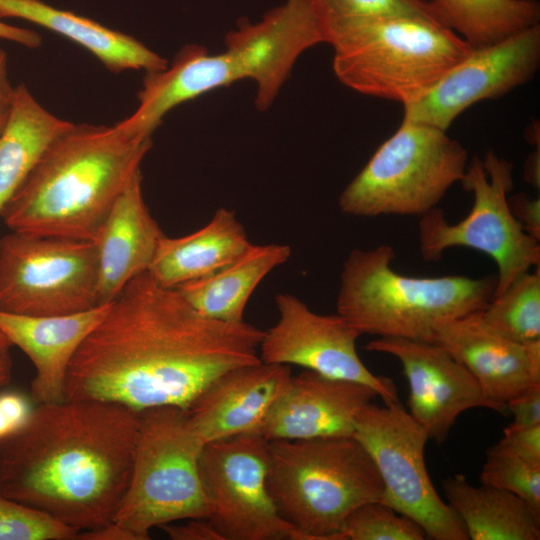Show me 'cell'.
I'll use <instances>...</instances> for the list:
<instances>
[{"mask_svg":"<svg viewBox=\"0 0 540 540\" xmlns=\"http://www.w3.org/2000/svg\"><path fill=\"white\" fill-rule=\"evenodd\" d=\"M437 22L472 48L498 43L539 24L538 0H430Z\"/></svg>","mask_w":540,"mask_h":540,"instance_id":"obj_28","label":"cell"},{"mask_svg":"<svg viewBox=\"0 0 540 540\" xmlns=\"http://www.w3.org/2000/svg\"><path fill=\"white\" fill-rule=\"evenodd\" d=\"M152 145L114 126L73 124L46 149L0 217L11 231L94 241Z\"/></svg>","mask_w":540,"mask_h":540,"instance_id":"obj_3","label":"cell"},{"mask_svg":"<svg viewBox=\"0 0 540 540\" xmlns=\"http://www.w3.org/2000/svg\"><path fill=\"white\" fill-rule=\"evenodd\" d=\"M264 331L196 310L148 271L133 278L74 354L66 400L118 403L138 412L188 409L223 373L260 362Z\"/></svg>","mask_w":540,"mask_h":540,"instance_id":"obj_1","label":"cell"},{"mask_svg":"<svg viewBox=\"0 0 540 540\" xmlns=\"http://www.w3.org/2000/svg\"><path fill=\"white\" fill-rule=\"evenodd\" d=\"M163 236L144 201L140 170L113 204L93 241L100 305L111 303L127 283L149 270Z\"/></svg>","mask_w":540,"mask_h":540,"instance_id":"obj_21","label":"cell"},{"mask_svg":"<svg viewBox=\"0 0 540 540\" xmlns=\"http://www.w3.org/2000/svg\"><path fill=\"white\" fill-rule=\"evenodd\" d=\"M159 528L172 540H223L207 518H192L181 525L169 523Z\"/></svg>","mask_w":540,"mask_h":540,"instance_id":"obj_37","label":"cell"},{"mask_svg":"<svg viewBox=\"0 0 540 540\" xmlns=\"http://www.w3.org/2000/svg\"><path fill=\"white\" fill-rule=\"evenodd\" d=\"M99 305L93 241L16 231L0 238V311L54 316Z\"/></svg>","mask_w":540,"mask_h":540,"instance_id":"obj_10","label":"cell"},{"mask_svg":"<svg viewBox=\"0 0 540 540\" xmlns=\"http://www.w3.org/2000/svg\"><path fill=\"white\" fill-rule=\"evenodd\" d=\"M13 363L9 351L0 350V387L7 385L12 378Z\"/></svg>","mask_w":540,"mask_h":540,"instance_id":"obj_42","label":"cell"},{"mask_svg":"<svg viewBox=\"0 0 540 540\" xmlns=\"http://www.w3.org/2000/svg\"><path fill=\"white\" fill-rule=\"evenodd\" d=\"M278 321L264 331L260 360L297 365L322 375L350 380L373 388L384 403L399 401L393 380L373 374L356 349L361 336L343 317L322 315L290 293L275 296Z\"/></svg>","mask_w":540,"mask_h":540,"instance_id":"obj_13","label":"cell"},{"mask_svg":"<svg viewBox=\"0 0 540 540\" xmlns=\"http://www.w3.org/2000/svg\"><path fill=\"white\" fill-rule=\"evenodd\" d=\"M131 478L113 521L131 540H148L155 527L209 518L199 473L205 445L188 410L159 406L140 411Z\"/></svg>","mask_w":540,"mask_h":540,"instance_id":"obj_7","label":"cell"},{"mask_svg":"<svg viewBox=\"0 0 540 540\" xmlns=\"http://www.w3.org/2000/svg\"><path fill=\"white\" fill-rule=\"evenodd\" d=\"M539 65L538 24L498 43L473 48L428 94L403 106V120L447 131L471 105L528 82Z\"/></svg>","mask_w":540,"mask_h":540,"instance_id":"obj_14","label":"cell"},{"mask_svg":"<svg viewBox=\"0 0 540 540\" xmlns=\"http://www.w3.org/2000/svg\"><path fill=\"white\" fill-rule=\"evenodd\" d=\"M33 408L30 400L19 392L0 394V439L20 428Z\"/></svg>","mask_w":540,"mask_h":540,"instance_id":"obj_34","label":"cell"},{"mask_svg":"<svg viewBox=\"0 0 540 540\" xmlns=\"http://www.w3.org/2000/svg\"><path fill=\"white\" fill-rule=\"evenodd\" d=\"M242 79L241 67L227 51L210 54L201 45H185L170 66L146 73L136 110L115 125L128 135L151 138L176 106Z\"/></svg>","mask_w":540,"mask_h":540,"instance_id":"obj_22","label":"cell"},{"mask_svg":"<svg viewBox=\"0 0 540 540\" xmlns=\"http://www.w3.org/2000/svg\"><path fill=\"white\" fill-rule=\"evenodd\" d=\"M269 441L242 435L206 443L199 458L208 520L223 540H309L278 513L267 488Z\"/></svg>","mask_w":540,"mask_h":540,"instance_id":"obj_12","label":"cell"},{"mask_svg":"<svg viewBox=\"0 0 540 540\" xmlns=\"http://www.w3.org/2000/svg\"><path fill=\"white\" fill-rule=\"evenodd\" d=\"M15 86L8 76L6 52L0 48V136L5 130L13 108Z\"/></svg>","mask_w":540,"mask_h":540,"instance_id":"obj_39","label":"cell"},{"mask_svg":"<svg viewBox=\"0 0 540 540\" xmlns=\"http://www.w3.org/2000/svg\"><path fill=\"white\" fill-rule=\"evenodd\" d=\"M11 346L12 345L7 339V337L0 331V350L9 351Z\"/></svg>","mask_w":540,"mask_h":540,"instance_id":"obj_43","label":"cell"},{"mask_svg":"<svg viewBox=\"0 0 540 540\" xmlns=\"http://www.w3.org/2000/svg\"><path fill=\"white\" fill-rule=\"evenodd\" d=\"M333 71L348 88L406 105L428 94L473 49L455 32L416 16H380L324 31Z\"/></svg>","mask_w":540,"mask_h":540,"instance_id":"obj_5","label":"cell"},{"mask_svg":"<svg viewBox=\"0 0 540 540\" xmlns=\"http://www.w3.org/2000/svg\"><path fill=\"white\" fill-rule=\"evenodd\" d=\"M309 2L320 22L323 35L326 29L336 24L369 17L416 16L437 22L428 0H309Z\"/></svg>","mask_w":540,"mask_h":540,"instance_id":"obj_31","label":"cell"},{"mask_svg":"<svg viewBox=\"0 0 540 540\" xmlns=\"http://www.w3.org/2000/svg\"><path fill=\"white\" fill-rule=\"evenodd\" d=\"M431 343L463 364L495 402L506 405L540 382V339L520 343L500 336L483 323L480 310L437 324Z\"/></svg>","mask_w":540,"mask_h":540,"instance_id":"obj_17","label":"cell"},{"mask_svg":"<svg viewBox=\"0 0 540 540\" xmlns=\"http://www.w3.org/2000/svg\"><path fill=\"white\" fill-rule=\"evenodd\" d=\"M513 216L520 222L527 234L540 240V200L530 199L525 194H517L508 199Z\"/></svg>","mask_w":540,"mask_h":540,"instance_id":"obj_38","label":"cell"},{"mask_svg":"<svg viewBox=\"0 0 540 540\" xmlns=\"http://www.w3.org/2000/svg\"><path fill=\"white\" fill-rule=\"evenodd\" d=\"M78 530L0 493V540H71Z\"/></svg>","mask_w":540,"mask_h":540,"instance_id":"obj_33","label":"cell"},{"mask_svg":"<svg viewBox=\"0 0 540 540\" xmlns=\"http://www.w3.org/2000/svg\"><path fill=\"white\" fill-rule=\"evenodd\" d=\"M526 181L539 187V151L530 155L525 166Z\"/></svg>","mask_w":540,"mask_h":540,"instance_id":"obj_41","label":"cell"},{"mask_svg":"<svg viewBox=\"0 0 540 540\" xmlns=\"http://www.w3.org/2000/svg\"><path fill=\"white\" fill-rule=\"evenodd\" d=\"M483 323L512 341L540 339V268L517 277L499 296L480 310Z\"/></svg>","mask_w":540,"mask_h":540,"instance_id":"obj_29","label":"cell"},{"mask_svg":"<svg viewBox=\"0 0 540 540\" xmlns=\"http://www.w3.org/2000/svg\"><path fill=\"white\" fill-rule=\"evenodd\" d=\"M369 351L394 356L409 384L407 405L411 417L429 439L443 442L461 413L486 408L507 414L505 404L489 399L471 372L441 346L400 337L370 341Z\"/></svg>","mask_w":540,"mask_h":540,"instance_id":"obj_15","label":"cell"},{"mask_svg":"<svg viewBox=\"0 0 540 540\" xmlns=\"http://www.w3.org/2000/svg\"><path fill=\"white\" fill-rule=\"evenodd\" d=\"M140 413L100 400L37 404L0 439V493L84 531L113 521L128 487Z\"/></svg>","mask_w":540,"mask_h":540,"instance_id":"obj_2","label":"cell"},{"mask_svg":"<svg viewBox=\"0 0 540 540\" xmlns=\"http://www.w3.org/2000/svg\"><path fill=\"white\" fill-rule=\"evenodd\" d=\"M499 442L527 459L540 462V425L510 424Z\"/></svg>","mask_w":540,"mask_h":540,"instance_id":"obj_35","label":"cell"},{"mask_svg":"<svg viewBox=\"0 0 540 540\" xmlns=\"http://www.w3.org/2000/svg\"><path fill=\"white\" fill-rule=\"evenodd\" d=\"M325 43L323 31L309 0H285L251 23L238 21L226 34V50L239 64L244 79L257 86L255 106L268 109L307 49Z\"/></svg>","mask_w":540,"mask_h":540,"instance_id":"obj_16","label":"cell"},{"mask_svg":"<svg viewBox=\"0 0 540 540\" xmlns=\"http://www.w3.org/2000/svg\"><path fill=\"white\" fill-rule=\"evenodd\" d=\"M289 365L262 361L231 369L209 384L187 409L206 444L262 435L267 416L291 378Z\"/></svg>","mask_w":540,"mask_h":540,"instance_id":"obj_18","label":"cell"},{"mask_svg":"<svg viewBox=\"0 0 540 540\" xmlns=\"http://www.w3.org/2000/svg\"><path fill=\"white\" fill-rule=\"evenodd\" d=\"M460 183L473 195L467 216L450 224L435 207L420 216V252L438 261L452 247H467L490 256L497 265L493 297L499 296L521 274L540 264L539 241L525 232L513 216L508 194L513 188V164L488 151L474 156ZM492 297V298H493Z\"/></svg>","mask_w":540,"mask_h":540,"instance_id":"obj_9","label":"cell"},{"mask_svg":"<svg viewBox=\"0 0 540 540\" xmlns=\"http://www.w3.org/2000/svg\"><path fill=\"white\" fill-rule=\"evenodd\" d=\"M480 479L483 484L519 496L540 514V462L527 459L498 441L487 450Z\"/></svg>","mask_w":540,"mask_h":540,"instance_id":"obj_30","label":"cell"},{"mask_svg":"<svg viewBox=\"0 0 540 540\" xmlns=\"http://www.w3.org/2000/svg\"><path fill=\"white\" fill-rule=\"evenodd\" d=\"M72 125L44 108L23 83L15 86L12 112L0 136V214L49 145Z\"/></svg>","mask_w":540,"mask_h":540,"instance_id":"obj_27","label":"cell"},{"mask_svg":"<svg viewBox=\"0 0 540 540\" xmlns=\"http://www.w3.org/2000/svg\"><path fill=\"white\" fill-rule=\"evenodd\" d=\"M390 245L354 249L343 263L337 313L360 335L431 342L435 326L482 310L496 276L411 277L392 268Z\"/></svg>","mask_w":540,"mask_h":540,"instance_id":"obj_4","label":"cell"},{"mask_svg":"<svg viewBox=\"0 0 540 540\" xmlns=\"http://www.w3.org/2000/svg\"><path fill=\"white\" fill-rule=\"evenodd\" d=\"M20 18L66 37L92 53L108 70L156 72L166 59L134 37L41 0H0V18Z\"/></svg>","mask_w":540,"mask_h":540,"instance_id":"obj_24","label":"cell"},{"mask_svg":"<svg viewBox=\"0 0 540 540\" xmlns=\"http://www.w3.org/2000/svg\"><path fill=\"white\" fill-rule=\"evenodd\" d=\"M109 304L54 316H29L0 311V331L32 362L31 399L35 405L66 400L70 362L83 340L102 320Z\"/></svg>","mask_w":540,"mask_h":540,"instance_id":"obj_20","label":"cell"},{"mask_svg":"<svg viewBox=\"0 0 540 540\" xmlns=\"http://www.w3.org/2000/svg\"><path fill=\"white\" fill-rule=\"evenodd\" d=\"M443 490L469 539H540V514L512 492L483 483L473 486L463 474L444 479Z\"/></svg>","mask_w":540,"mask_h":540,"instance_id":"obj_25","label":"cell"},{"mask_svg":"<svg viewBox=\"0 0 540 540\" xmlns=\"http://www.w3.org/2000/svg\"><path fill=\"white\" fill-rule=\"evenodd\" d=\"M378 396L362 383L304 370L291 376L270 410L262 436L268 441L352 436L356 413Z\"/></svg>","mask_w":540,"mask_h":540,"instance_id":"obj_19","label":"cell"},{"mask_svg":"<svg viewBox=\"0 0 540 540\" xmlns=\"http://www.w3.org/2000/svg\"><path fill=\"white\" fill-rule=\"evenodd\" d=\"M267 488L279 515L309 540H345L350 514L380 501L383 483L352 436L272 440Z\"/></svg>","mask_w":540,"mask_h":540,"instance_id":"obj_6","label":"cell"},{"mask_svg":"<svg viewBox=\"0 0 540 540\" xmlns=\"http://www.w3.org/2000/svg\"><path fill=\"white\" fill-rule=\"evenodd\" d=\"M0 38L28 48H37L42 43V39L37 32L10 25L4 22L2 18H0Z\"/></svg>","mask_w":540,"mask_h":540,"instance_id":"obj_40","label":"cell"},{"mask_svg":"<svg viewBox=\"0 0 540 540\" xmlns=\"http://www.w3.org/2000/svg\"><path fill=\"white\" fill-rule=\"evenodd\" d=\"M506 408L514 417L511 424L540 425V382L531 385L507 401Z\"/></svg>","mask_w":540,"mask_h":540,"instance_id":"obj_36","label":"cell"},{"mask_svg":"<svg viewBox=\"0 0 540 540\" xmlns=\"http://www.w3.org/2000/svg\"><path fill=\"white\" fill-rule=\"evenodd\" d=\"M291 249L283 244L251 245L219 271L176 290L203 315L224 322L244 321L248 300L259 283L285 263Z\"/></svg>","mask_w":540,"mask_h":540,"instance_id":"obj_26","label":"cell"},{"mask_svg":"<svg viewBox=\"0 0 540 540\" xmlns=\"http://www.w3.org/2000/svg\"><path fill=\"white\" fill-rule=\"evenodd\" d=\"M467 164V150L446 130L403 120L344 188L339 207L359 217L421 216L460 182Z\"/></svg>","mask_w":540,"mask_h":540,"instance_id":"obj_8","label":"cell"},{"mask_svg":"<svg viewBox=\"0 0 540 540\" xmlns=\"http://www.w3.org/2000/svg\"><path fill=\"white\" fill-rule=\"evenodd\" d=\"M234 211L220 207L201 229L182 237L163 236L149 267L162 287H178L229 265L251 246Z\"/></svg>","mask_w":540,"mask_h":540,"instance_id":"obj_23","label":"cell"},{"mask_svg":"<svg viewBox=\"0 0 540 540\" xmlns=\"http://www.w3.org/2000/svg\"><path fill=\"white\" fill-rule=\"evenodd\" d=\"M368 403L355 415L353 436L371 456L383 483L379 502L435 540H468L453 508L437 493L425 463L427 432L399 401Z\"/></svg>","mask_w":540,"mask_h":540,"instance_id":"obj_11","label":"cell"},{"mask_svg":"<svg viewBox=\"0 0 540 540\" xmlns=\"http://www.w3.org/2000/svg\"><path fill=\"white\" fill-rule=\"evenodd\" d=\"M345 540H423L424 530L412 519L374 501L361 505L348 517Z\"/></svg>","mask_w":540,"mask_h":540,"instance_id":"obj_32","label":"cell"}]
</instances>
